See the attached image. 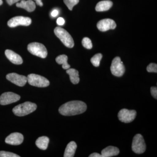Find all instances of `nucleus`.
<instances>
[{"label": "nucleus", "mask_w": 157, "mask_h": 157, "mask_svg": "<svg viewBox=\"0 0 157 157\" xmlns=\"http://www.w3.org/2000/svg\"><path fill=\"white\" fill-rule=\"evenodd\" d=\"M110 70L113 75L117 77H121L124 75L125 69L119 57H116L113 60Z\"/></svg>", "instance_id": "7"}, {"label": "nucleus", "mask_w": 157, "mask_h": 157, "mask_svg": "<svg viewBox=\"0 0 157 157\" xmlns=\"http://www.w3.org/2000/svg\"><path fill=\"white\" fill-rule=\"evenodd\" d=\"M16 6L25 9L29 12L33 11L36 8V4L33 0H22L20 2L16 4Z\"/></svg>", "instance_id": "15"}, {"label": "nucleus", "mask_w": 157, "mask_h": 157, "mask_svg": "<svg viewBox=\"0 0 157 157\" xmlns=\"http://www.w3.org/2000/svg\"><path fill=\"white\" fill-rule=\"evenodd\" d=\"M59 11L56 9H55L51 12V15L52 17H56L58 15Z\"/></svg>", "instance_id": "30"}, {"label": "nucleus", "mask_w": 157, "mask_h": 157, "mask_svg": "<svg viewBox=\"0 0 157 157\" xmlns=\"http://www.w3.org/2000/svg\"><path fill=\"white\" fill-rule=\"evenodd\" d=\"M151 95L155 98L157 99V88L152 86L151 88Z\"/></svg>", "instance_id": "27"}, {"label": "nucleus", "mask_w": 157, "mask_h": 157, "mask_svg": "<svg viewBox=\"0 0 157 157\" xmlns=\"http://www.w3.org/2000/svg\"><path fill=\"white\" fill-rule=\"evenodd\" d=\"M146 149V144L143 136L140 134L135 135L132 141V151L137 154H141L145 152Z\"/></svg>", "instance_id": "6"}, {"label": "nucleus", "mask_w": 157, "mask_h": 157, "mask_svg": "<svg viewBox=\"0 0 157 157\" xmlns=\"http://www.w3.org/2000/svg\"><path fill=\"white\" fill-rule=\"evenodd\" d=\"M3 4V1L2 0H0V6L2 5Z\"/></svg>", "instance_id": "33"}, {"label": "nucleus", "mask_w": 157, "mask_h": 157, "mask_svg": "<svg viewBox=\"0 0 157 157\" xmlns=\"http://www.w3.org/2000/svg\"><path fill=\"white\" fill-rule=\"evenodd\" d=\"M103 56L101 53H98L94 56L91 59V62L92 64L94 65V67H98L100 66V62L101 59L102 58Z\"/></svg>", "instance_id": "22"}, {"label": "nucleus", "mask_w": 157, "mask_h": 157, "mask_svg": "<svg viewBox=\"0 0 157 157\" xmlns=\"http://www.w3.org/2000/svg\"><path fill=\"white\" fill-rule=\"evenodd\" d=\"M67 73L70 76V80L73 84H78L79 82V74L77 70L74 69H70L67 70Z\"/></svg>", "instance_id": "19"}, {"label": "nucleus", "mask_w": 157, "mask_h": 157, "mask_svg": "<svg viewBox=\"0 0 157 157\" xmlns=\"http://www.w3.org/2000/svg\"><path fill=\"white\" fill-rule=\"evenodd\" d=\"M147 70L149 73H157V64L151 63L147 67Z\"/></svg>", "instance_id": "26"}, {"label": "nucleus", "mask_w": 157, "mask_h": 157, "mask_svg": "<svg viewBox=\"0 0 157 157\" xmlns=\"http://www.w3.org/2000/svg\"><path fill=\"white\" fill-rule=\"evenodd\" d=\"M89 157H102V155L98 153H94L90 155Z\"/></svg>", "instance_id": "31"}, {"label": "nucleus", "mask_w": 157, "mask_h": 157, "mask_svg": "<svg viewBox=\"0 0 157 157\" xmlns=\"http://www.w3.org/2000/svg\"><path fill=\"white\" fill-rule=\"evenodd\" d=\"M54 33L65 46L70 48H73L74 46V42L73 38L64 29L57 27L55 29Z\"/></svg>", "instance_id": "3"}, {"label": "nucleus", "mask_w": 157, "mask_h": 157, "mask_svg": "<svg viewBox=\"0 0 157 157\" xmlns=\"http://www.w3.org/2000/svg\"><path fill=\"white\" fill-rule=\"evenodd\" d=\"M116 24L113 20L106 18L101 20L97 24V27L101 32H106L110 29H114L116 27Z\"/></svg>", "instance_id": "12"}, {"label": "nucleus", "mask_w": 157, "mask_h": 157, "mask_svg": "<svg viewBox=\"0 0 157 157\" xmlns=\"http://www.w3.org/2000/svg\"><path fill=\"white\" fill-rule=\"evenodd\" d=\"M56 22L59 25H63L65 23V20L63 17H59L57 19Z\"/></svg>", "instance_id": "28"}, {"label": "nucleus", "mask_w": 157, "mask_h": 157, "mask_svg": "<svg viewBox=\"0 0 157 157\" xmlns=\"http://www.w3.org/2000/svg\"><path fill=\"white\" fill-rule=\"evenodd\" d=\"M136 115L137 112L135 110L123 109L118 113V117L121 121L125 123H129L135 119Z\"/></svg>", "instance_id": "8"}, {"label": "nucleus", "mask_w": 157, "mask_h": 157, "mask_svg": "<svg viewBox=\"0 0 157 157\" xmlns=\"http://www.w3.org/2000/svg\"><path fill=\"white\" fill-rule=\"evenodd\" d=\"M20 96L12 92H6L0 97V104L6 105L15 103L20 99Z\"/></svg>", "instance_id": "10"}, {"label": "nucleus", "mask_w": 157, "mask_h": 157, "mask_svg": "<svg viewBox=\"0 0 157 157\" xmlns=\"http://www.w3.org/2000/svg\"><path fill=\"white\" fill-rule=\"evenodd\" d=\"M113 6V2L109 0L102 1L99 2L96 6L95 10L97 11H104L109 10Z\"/></svg>", "instance_id": "17"}, {"label": "nucleus", "mask_w": 157, "mask_h": 157, "mask_svg": "<svg viewBox=\"0 0 157 157\" xmlns=\"http://www.w3.org/2000/svg\"><path fill=\"white\" fill-rule=\"evenodd\" d=\"M0 157H20V156L10 152L0 151Z\"/></svg>", "instance_id": "25"}, {"label": "nucleus", "mask_w": 157, "mask_h": 157, "mask_svg": "<svg viewBox=\"0 0 157 157\" xmlns=\"http://www.w3.org/2000/svg\"><path fill=\"white\" fill-rule=\"evenodd\" d=\"M24 137L21 133L15 132L10 134L6 137V142L8 144L12 145H18L22 144Z\"/></svg>", "instance_id": "13"}, {"label": "nucleus", "mask_w": 157, "mask_h": 157, "mask_svg": "<svg viewBox=\"0 0 157 157\" xmlns=\"http://www.w3.org/2000/svg\"><path fill=\"white\" fill-rule=\"evenodd\" d=\"M49 142V139L48 137L42 136L37 139L36 141V144L39 149L45 150L47 148Z\"/></svg>", "instance_id": "20"}, {"label": "nucleus", "mask_w": 157, "mask_h": 157, "mask_svg": "<svg viewBox=\"0 0 157 157\" xmlns=\"http://www.w3.org/2000/svg\"><path fill=\"white\" fill-rule=\"evenodd\" d=\"M34 1H36V4L38 6H41V7H42L43 6V3L42 2V0H34Z\"/></svg>", "instance_id": "32"}, {"label": "nucleus", "mask_w": 157, "mask_h": 157, "mask_svg": "<svg viewBox=\"0 0 157 157\" xmlns=\"http://www.w3.org/2000/svg\"><path fill=\"white\" fill-rule=\"evenodd\" d=\"M77 145L74 141H72L68 144L65 149L64 157H73L75 155Z\"/></svg>", "instance_id": "18"}, {"label": "nucleus", "mask_w": 157, "mask_h": 157, "mask_svg": "<svg viewBox=\"0 0 157 157\" xmlns=\"http://www.w3.org/2000/svg\"><path fill=\"white\" fill-rule=\"evenodd\" d=\"M27 82L29 84L38 87H45L48 86L49 81L43 76L35 74H30L28 76Z\"/></svg>", "instance_id": "5"}, {"label": "nucleus", "mask_w": 157, "mask_h": 157, "mask_svg": "<svg viewBox=\"0 0 157 157\" xmlns=\"http://www.w3.org/2000/svg\"><path fill=\"white\" fill-rule=\"evenodd\" d=\"M6 78L12 83L19 86H23L27 82V78L26 76L16 73L8 74L6 76Z\"/></svg>", "instance_id": "11"}, {"label": "nucleus", "mask_w": 157, "mask_h": 157, "mask_svg": "<svg viewBox=\"0 0 157 157\" xmlns=\"http://www.w3.org/2000/svg\"><path fill=\"white\" fill-rule=\"evenodd\" d=\"M32 23V20L30 17L23 16H16L12 17L8 22V25L11 28H14L17 26H29Z\"/></svg>", "instance_id": "9"}, {"label": "nucleus", "mask_w": 157, "mask_h": 157, "mask_svg": "<svg viewBox=\"0 0 157 157\" xmlns=\"http://www.w3.org/2000/svg\"><path fill=\"white\" fill-rule=\"evenodd\" d=\"M20 1V0H6V2L9 6H11L14 3L18 2Z\"/></svg>", "instance_id": "29"}, {"label": "nucleus", "mask_w": 157, "mask_h": 157, "mask_svg": "<svg viewBox=\"0 0 157 157\" xmlns=\"http://www.w3.org/2000/svg\"><path fill=\"white\" fill-rule=\"evenodd\" d=\"M5 54L7 58L13 64L20 65L23 63V60L19 55L14 52L13 51L7 49L5 51Z\"/></svg>", "instance_id": "14"}, {"label": "nucleus", "mask_w": 157, "mask_h": 157, "mask_svg": "<svg viewBox=\"0 0 157 157\" xmlns=\"http://www.w3.org/2000/svg\"><path fill=\"white\" fill-rule=\"evenodd\" d=\"M119 149L114 146H108L101 151L102 157H110L117 155L119 154Z\"/></svg>", "instance_id": "16"}, {"label": "nucleus", "mask_w": 157, "mask_h": 157, "mask_svg": "<svg viewBox=\"0 0 157 157\" xmlns=\"http://www.w3.org/2000/svg\"><path fill=\"white\" fill-rule=\"evenodd\" d=\"M28 50L33 55L42 58L47 56L48 52L44 45L38 42H32L28 45Z\"/></svg>", "instance_id": "4"}, {"label": "nucleus", "mask_w": 157, "mask_h": 157, "mask_svg": "<svg viewBox=\"0 0 157 157\" xmlns=\"http://www.w3.org/2000/svg\"><path fill=\"white\" fill-rule=\"evenodd\" d=\"M87 106L84 102L73 101L67 102L59 108V111L63 116H74L83 113L86 111Z\"/></svg>", "instance_id": "1"}, {"label": "nucleus", "mask_w": 157, "mask_h": 157, "mask_svg": "<svg viewBox=\"0 0 157 157\" xmlns=\"http://www.w3.org/2000/svg\"><path fill=\"white\" fill-rule=\"evenodd\" d=\"M82 43L83 47L87 49H90L92 48L93 45L91 41L89 38H87V37H85L82 39Z\"/></svg>", "instance_id": "24"}, {"label": "nucleus", "mask_w": 157, "mask_h": 157, "mask_svg": "<svg viewBox=\"0 0 157 157\" xmlns=\"http://www.w3.org/2000/svg\"><path fill=\"white\" fill-rule=\"evenodd\" d=\"M56 60L58 64L62 65V67L64 70L70 68V66L67 63L68 57L66 55H61L57 57Z\"/></svg>", "instance_id": "21"}, {"label": "nucleus", "mask_w": 157, "mask_h": 157, "mask_svg": "<svg viewBox=\"0 0 157 157\" xmlns=\"http://www.w3.org/2000/svg\"><path fill=\"white\" fill-rule=\"evenodd\" d=\"M79 0H63L64 2L70 11L73 10V7L79 2Z\"/></svg>", "instance_id": "23"}, {"label": "nucleus", "mask_w": 157, "mask_h": 157, "mask_svg": "<svg viewBox=\"0 0 157 157\" xmlns=\"http://www.w3.org/2000/svg\"><path fill=\"white\" fill-rule=\"evenodd\" d=\"M36 108V104L32 102H26L14 107L12 111L15 115L22 117L34 112Z\"/></svg>", "instance_id": "2"}]
</instances>
